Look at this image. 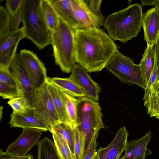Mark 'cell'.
Here are the masks:
<instances>
[{"label":"cell","instance_id":"6da1fadb","mask_svg":"<svg viewBox=\"0 0 159 159\" xmlns=\"http://www.w3.org/2000/svg\"><path fill=\"white\" fill-rule=\"evenodd\" d=\"M76 63L89 72L102 71L118 47L101 29L75 30Z\"/></svg>","mask_w":159,"mask_h":159},{"label":"cell","instance_id":"7a4b0ae2","mask_svg":"<svg viewBox=\"0 0 159 159\" xmlns=\"http://www.w3.org/2000/svg\"><path fill=\"white\" fill-rule=\"evenodd\" d=\"M143 14L141 4L130 5L109 16L104 26L113 40L125 43L140 32Z\"/></svg>","mask_w":159,"mask_h":159},{"label":"cell","instance_id":"3957f363","mask_svg":"<svg viewBox=\"0 0 159 159\" xmlns=\"http://www.w3.org/2000/svg\"><path fill=\"white\" fill-rule=\"evenodd\" d=\"M40 4L41 0H23L21 8L25 38L41 50L51 44V32L43 18Z\"/></svg>","mask_w":159,"mask_h":159},{"label":"cell","instance_id":"277c9868","mask_svg":"<svg viewBox=\"0 0 159 159\" xmlns=\"http://www.w3.org/2000/svg\"><path fill=\"white\" fill-rule=\"evenodd\" d=\"M77 127L84 143V157L94 138L105 127L101 107L98 101L87 97L78 98Z\"/></svg>","mask_w":159,"mask_h":159},{"label":"cell","instance_id":"5b68a950","mask_svg":"<svg viewBox=\"0 0 159 159\" xmlns=\"http://www.w3.org/2000/svg\"><path fill=\"white\" fill-rule=\"evenodd\" d=\"M57 28L51 32V43L56 64L63 72H71L75 64V30L59 17Z\"/></svg>","mask_w":159,"mask_h":159},{"label":"cell","instance_id":"8992f818","mask_svg":"<svg viewBox=\"0 0 159 159\" xmlns=\"http://www.w3.org/2000/svg\"><path fill=\"white\" fill-rule=\"evenodd\" d=\"M105 68L117 77L121 83L129 85L135 84L145 90L147 85L143 79L139 64L125 56L117 49Z\"/></svg>","mask_w":159,"mask_h":159},{"label":"cell","instance_id":"52a82bcc","mask_svg":"<svg viewBox=\"0 0 159 159\" xmlns=\"http://www.w3.org/2000/svg\"><path fill=\"white\" fill-rule=\"evenodd\" d=\"M30 104L34 115L47 126L48 130L51 127L60 123L46 83L35 90Z\"/></svg>","mask_w":159,"mask_h":159},{"label":"cell","instance_id":"ba28073f","mask_svg":"<svg viewBox=\"0 0 159 159\" xmlns=\"http://www.w3.org/2000/svg\"><path fill=\"white\" fill-rule=\"evenodd\" d=\"M19 53L32 86L35 90L38 89L47 81L44 64L36 54L30 50L22 49Z\"/></svg>","mask_w":159,"mask_h":159},{"label":"cell","instance_id":"9c48e42d","mask_svg":"<svg viewBox=\"0 0 159 159\" xmlns=\"http://www.w3.org/2000/svg\"><path fill=\"white\" fill-rule=\"evenodd\" d=\"M78 29H101L104 26L105 18L101 17L89 7L85 0H71Z\"/></svg>","mask_w":159,"mask_h":159},{"label":"cell","instance_id":"30bf717a","mask_svg":"<svg viewBox=\"0 0 159 159\" xmlns=\"http://www.w3.org/2000/svg\"><path fill=\"white\" fill-rule=\"evenodd\" d=\"M43 131L35 129H23L19 137L10 144L5 152L19 156H25L35 145H37Z\"/></svg>","mask_w":159,"mask_h":159},{"label":"cell","instance_id":"8fae6325","mask_svg":"<svg viewBox=\"0 0 159 159\" xmlns=\"http://www.w3.org/2000/svg\"><path fill=\"white\" fill-rule=\"evenodd\" d=\"M9 69L15 79L20 96L25 97L30 104L32 95L35 90L22 63L19 53H16Z\"/></svg>","mask_w":159,"mask_h":159},{"label":"cell","instance_id":"7c38bea8","mask_svg":"<svg viewBox=\"0 0 159 159\" xmlns=\"http://www.w3.org/2000/svg\"><path fill=\"white\" fill-rule=\"evenodd\" d=\"M69 77L79 85L86 94V97L97 101L99 100L100 88L82 66L75 64Z\"/></svg>","mask_w":159,"mask_h":159},{"label":"cell","instance_id":"4fadbf2b","mask_svg":"<svg viewBox=\"0 0 159 159\" xmlns=\"http://www.w3.org/2000/svg\"><path fill=\"white\" fill-rule=\"evenodd\" d=\"M129 135L125 126L120 127L108 146L105 148L100 147L98 149V159H120L121 154L125 150Z\"/></svg>","mask_w":159,"mask_h":159},{"label":"cell","instance_id":"5bb4252c","mask_svg":"<svg viewBox=\"0 0 159 159\" xmlns=\"http://www.w3.org/2000/svg\"><path fill=\"white\" fill-rule=\"evenodd\" d=\"M142 27L147 46L155 44L159 37V12L155 7L143 14Z\"/></svg>","mask_w":159,"mask_h":159},{"label":"cell","instance_id":"9a60e30c","mask_svg":"<svg viewBox=\"0 0 159 159\" xmlns=\"http://www.w3.org/2000/svg\"><path fill=\"white\" fill-rule=\"evenodd\" d=\"M9 124L11 128L35 129L43 132L48 130L47 126L34 115L33 109L24 114L12 113Z\"/></svg>","mask_w":159,"mask_h":159},{"label":"cell","instance_id":"2e32d148","mask_svg":"<svg viewBox=\"0 0 159 159\" xmlns=\"http://www.w3.org/2000/svg\"><path fill=\"white\" fill-rule=\"evenodd\" d=\"M151 137V132L149 130L140 139L127 142L124 156L127 159H136L151 154L152 152L147 147Z\"/></svg>","mask_w":159,"mask_h":159},{"label":"cell","instance_id":"e0dca14e","mask_svg":"<svg viewBox=\"0 0 159 159\" xmlns=\"http://www.w3.org/2000/svg\"><path fill=\"white\" fill-rule=\"evenodd\" d=\"M59 17L74 30L78 29V22L73 10L71 0H49Z\"/></svg>","mask_w":159,"mask_h":159},{"label":"cell","instance_id":"ac0fdd59","mask_svg":"<svg viewBox=\"0 0 159 159\" xmlns=\"http://www.w3.org/2000/svg\"><path fill=\"white\" fill-rule=\"evenodd\" d=\"M47 81L60 90L73 97L80 98L86 96V94L79 85L69 77H48Z\"/></svg>","mask_w":159,"mask_h":159},{"label":"cell","instance_id":"d6986e66","mask_svg":"<svg viewBox=\"0 0 159 159\" xmlns=\"http://www.w3.org/2000/svg\"><path fill=\"white\" fill-rule=\"evenodd\" d=\"M156 60L155 44L147 46L139 64L144 80L147 85Z\"/></svg>","mask_w":159,"mask_h":159},{"label":"cell","instance_id":"ffe728a7","mask_svg":"<svg viewBox=\"0 0 159 159\" xmlns=\"http://www.w3.org/2000/svg\"><path fill=\"white\" fill-rule=\"evenodd\" d=\"M60 90L66 116V124L73 130L77 127L78 98Z\"/></svg>","mask_w":159,"mask_h":159},{"label":"cell","instance_id":"44dd1931","mask_svg":"<svg viewBox=\"0 0 159 159\" xmlns=\"http://www.w3.org/2000/svg\"><path fill=\"white\" fill-rule=\"evenodd\" d=\"M48 92L56 110L60 123H66V116L61 90L54 85L46 82Z\"/></svg>","mask_w":159,"mask_h":159},{"label":"cell","instance_id":"7402d4cb","mask_svg":"<svg viewBox=\"0 0 159 159\" xmlns=\"http://www.w3.org/2000/svg\"><path fill=\"white\" fill-rule=\"evenodd\" d=\"M40 6L44 20L52 32L58 26L59 17L49 0H41Z\"/></svg>","mask_w":159,"mask_h":159},{"label":"cell","instance_id":"603a6c76","mask_svg":"<svg viewBox=\"0 0 159 159\" xmlns=\"http://www.w3.org/2000/svg\"><path fill=\"white\" fill-rule=\"evenodd\" d=\"M144 104L149 116L155 117L159 120V80L153 85Z\"/></svg>","mask_w":159,"mask_h":159},{"label":"cell","instance_id":"cb8c5ba5","mask_svg":"<svg viewBox=\"0 0 159 159\" xmlns=\"http://www.w3.org/2000/svg\"><path fill=\"white\" fill-rule=\"evenodd\" d=\"M25 38L23 27L16 30H11L0 37V54L10 48L18 44L20 40Z\"/></svg>","mask_w":159,"mask_h":159},{"label":"cell","instance_id":"d4e9b609","mask_svg":"<svg viewBox=\"0 0 159 159\" xmlns=\"http://www.w3.org/2000/svg\"><path fill=\"white\" fill-rule=\"evenodd\" d=\"M38 159H60L53 141L45 137L38 144Z\"/></svg>","mask_w":159,"mask_h":159},{"label":"cell","instance_id":"484cf974","mask_svg":"<svg viewBox=\"0 0 159 159\" xmlns=\"http://www.w3.org/2000/svg\"><path fill=\"white\" fill-rule=\"evenodd\" d=\"M49 131L51 133L55 132L61 135L67 144L74 159L75 139L73 129L65 124L59 123L51 127Z\"/></svg>","mask_w":159,"mask_h":159},{"label":"cell","instance_id":"4316f807","mask_svg":"<svg viewBox=\"0 0 159 159\" xmlns=\"http://www.w3.org/2000/svg\"><path fill=\"white\" fill-rule=\"evenodd\" d=\"M53 141L60 159H73L71 151L64 139L60 134L51 132Z\"/></svg>","mask_w":159,"mask_h":159},{"label":"cell","instance_id":"83f0119b","mask_svg":"<svg viewBox=\"0 0 159 159\" xmlns=\"http://www.w3.org/2000/svg\"><path fill=\"white\" fill-rule=\"evenodd\" d=\"M7 103L12 108V113L14 114H24L33 109L28 100L24 96L9 100Z\"/></svg>","mask_w":159,"mask_h":159},{"label":"cell","instance_id":"f1b7e54d","mask_svg":"<svg viewBox=\"0 0 159 159\" xmlns=\"http://www.w3.org/2000/svg\"><path fill=\"white\" fill-rule=\"evenodd\" d=\"M73 130L75 139L74 159H84V143L82 136L77 127Z\"/></svg>","mask_w":159,"mask_h":159},{"label":"cell","instance_id":"f546056e","mask_svg":"<svg viewBox=\"0 0 159 159\" xmlns=\"http://www.w3.org/2000/svg\"><path fill=\"white\" fill-rule=\"evenodd\" d=\"M18 45L10 48L0 54V69H9L17 52Z\"/></svg>","mask_w":159,"mask_h":159},{"label":"cell","instance_id":"4dcf8cb0","mask_svg":"<svg viewBox=\"0 0 159 159\" xmlns=\"http://www.w3.org/2000/svg\"><path fill=\"white\" fill-rule=\"evenodd\" d=\"M11 15L3 6L0 7V37L9 33L11 30Z\"/></svg>","mask_w":159,"mask_h":159},{"label":"cell","instance_id":"1f68e13d","mask_svg":"<svg viewBox=\"0 0 159 159\" xmlns=\"http://www.w3.org/2000/svg\"><path fill=\"white\" fill-rule=\"evenodd\" d=\"M0 96L3 99L11 100L20 96L16 87L0 82Z\"/></svg>","mask_w":159,"mask_h":159},{"label":"cell","instance_id":"d6a6232c","mask_svg":"<svg viewBox=\"0 0 159 159\" xmlns=\"http://www.w3.org/2000/svg\"><path fill=\"white\" fill-rule=\"evenodd\" d=\"M158 80H159V69L157 67L156 59L153 70L147 83L146 89L145 90L143 98L144 101L147 99L153 85Z\"/></svg>","mask_w":159,"mask_h":159},{"label":"cell","instance_id":"836d02e7","mask_svg":"<svg viewBox=\"0 0 159 159\" xmlns=\"http://www.w3.org/2000/svg\"><path fill=\"white\" fill-rule=\"evenodd\" d=\"M0 82L17 87L15 79L9 69H0Z\"/></svg>","mask_w":159,"mask_h":159},{"label":"cell","instance_id":"e575fe53","mask_svg":"<svg viewBox=\"0 0 159 159\" xmlns=\"http://www.w3.org/2000/svg\"><path fill=\"white\" fill-rule=\"evenodd\" d=\"M23 0H7L6 9L11 16L15 14L21 6Z\"/></svg>","mask_w":159,"mask_h":159},{"label":"cell","instance_id":"d590c367","mask_svg":"<svg viewBox=\"0 0 159 159\" xmlns=\"http://www.w3.org/2000/svg\"><path fill=\"white\" fill-rule=\"evenodd\" d=\"M21 22V11L20 7L15 14L11 16L10 26L11 30H16L19 29L20 24Z\"/></svg>","mask_w":159,"mask_h":159},{"label":"cell","instance_id":"8d00e7d4","mask_svg":"<svg viewBox=\"0 0 159 159\" xmlns=\"http://www.w3.org/2000/svg\"><path fill=\"white\" fill-rule=\"evenodd\" d=\"M89 7L96 14L102 18H104L101 11L102 0H85Z\"/></svg>","mask_w":159,"mask_h":159},{"label":"cell","instance_id":"74e56055","mask_svg":"<svg viewBox=\"0 0 159 159\" xmlns=\"http://www.w3.org/2000/svg\"><path fill=\"white\" fill-rule=\"evenodd\" d=\"M33 155L30 154L25 156H19L12 155L0 150V159H33Z\"/></svg>","mask_w":159,"mask_h":159},{"label":"cell","instance_id":"f35d334b","mask_svg":"<svg viewBox=\"0 0 159 159\" xmlns=\"http://www.w3.org/2000/svg\"><path fill=\"white\" fill-rule=\"evenodd\" d=\"M97 137H96L94 138L84 159H91L94 153L96 152L97 148L98 145V143L97 142Z\"/></svg>","mask_w":159,"mask_h":159},{"label":"cell","instance_id":"ab89813d","mask_svg":"<svg viewBox=\"0 0 159 159\" xmlns=\"http://www.w3.org/2000/svg\"><path fill=\"white\" fill-rule=\"evenodd\" d=\"M155 46L157 63L159 69V37L155 44Z\"/></svg>","mask_w":159,"mask_h":159},{"label":"cell","instance_id":"60d3db41","mask_svg":"<svg viewBox=\"0 0 159 159\" xmlns=\"http://www.w3.org/2000/svg\"><path fill=\"white\" fill-rule=\"evenodd\" d=\"M156 0H142L141 5H154Z\"/></svg>","mask_w":159,"mask_h":159},{"label":"cell","instance_id":"b9f144b4","mask_svg":"<svg viewBox=\"0 0 159 159\" xmlns=\"http://www.w3.org/2000/svg\"><path fill=\"white\" fill-rule=\"evenodd\" d=\"M154 5L155 6V7L159 12V0H156Z\"/></svg>","mask_w":159,"mask_h":159},{"label":"cell","instance_id":"7bdbcfd3","mask_svg":"<svg viewBox=\"0 0 159 159\" xmlns=\"http://www.w3.org/2000/svg\"><path fill=\"white\" fill-rule=\"evenodd\" d=\"M91 159H98L97 151L94 153Z\"/></svg>","mask_w":159,"mask_h":159},{"label":"cell","instance_id":"ee69618b","mask_svg":"<svg viewBox=\"0 0 159 159\" xmlns=\"http://www.w3.org/2000/svg\"><path fill=\"white\" fill-rule=\"evenodd\" d=\"M3 107L2 106H1L0 107V120H1V119L2 118V114L3 112Z\"/></svg>","mask_w":159,"mask_h":159},{"label":"cell","instance_id":"f6af8a7d","mask_svg":"<svg viewBox=\"0 0 159 159\" xmlns=\"http://www.w3.org/2000/svg\"><path fill=\"white\" fill-rule=\"evenodd\" d=\"M145 157H141L139 158H138L136 159H144L145 158Z\"/></svg>","mask_w":159,"mask_h":159}]
</instances>
